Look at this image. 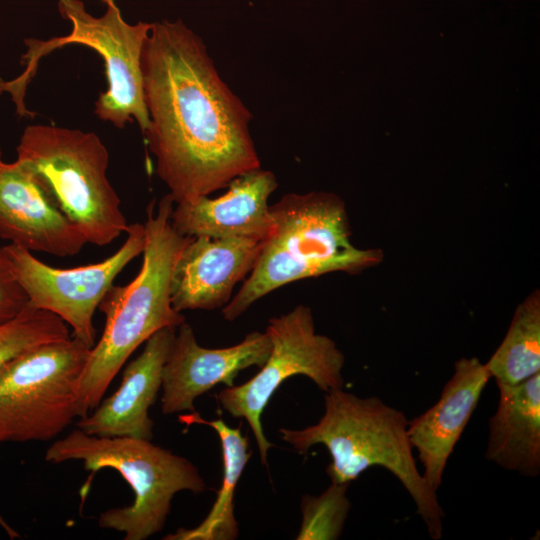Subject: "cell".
I'll return each mask as SVG.
<instances>
[{"label":"cell","mask_w":540,"mask_h":540,"mask_svg":"<svg viewBox=\"0 0 540 540\" xmlns=\"http://www.w3.org/2000/svg\"><path fill=\"white\" fill-rule=\"evenodd\" d=\"M141 63L149 117L143 135L174 203L208 196L261 167L252 114L181 20L152 23Z\"/></svg>","instance_id":"1"},{"label":"cell","mask_w":540,"mask_h":540,"mask_svg":"<svg viewBox=\"0 0 540 540\" xmlns=\"http://www.w3.org/2000/svg\"><path fill=\"white\" fill-rule=\"evenodd\" d=\"M174 205L169 193L157 205L155 200L148 205L141 269L127 285H112L98 306L105 315V327L80 377L79 418L100 404L114 377L142 343L160 329L177 328L185 322L170 296L172 272L189 239L171 224Z\"/></svg>","instance_id":"2"},{"label":"cell","mask_w":540,"mask_h":540,"mask_svg":"<svg viewBox=\"0 0 540 540\" xmlns=\"http://www.w3.org/2000/svg\"><path fill=\"white\" fill-rule=\"evenodd\" d=\"M271 227L238 293L222 307L234 321L255 302L289 283L332 272L358 273L379 264L380 249L351 242L344 201L336 194L290 193L270 205Z\"/></svg>","instance_id":"3"},{"label":"cell","mask_w":540,"mask_h":540,"mask_svg":"<svg viewBox=\"0 0 540 540\" xmlns=\"http://www.w3.org/2000/svg\"><path fill=\"white\" fill-rule=\"evenodd\" d=\"M324 406L316 424L281 428V438L299 454L324 445L331 456L326 473L334 483H351L372 466L385 468L412 497L430 537L441 539L445 512L417 469L404 413L378 397H358L343 388L325 392Z\"/></svg>","instance_id":"4"},{"label":"cell","mask_w":540,"mask_h":540,"mask_svg":"<svg viewBox=\"0 0 540 540\" xmlns=\"http://www.w3.org/2000/svg\"><path fill=\"white\" fill-rule=\"evenodd\" d=\"M47 462L81 461L91 477L101 469L116 470L134 493L131 505L104 511L100 528L124 533L125 540H145L159 533L180 491L201 493L207 486L198 468L188 459L132 437H100L77 428L47 449Z\"/></svg>","instance_id":"5"},{"label":"cell","mask_w":540,"mask_h":540,"mask_svg":"<svg viewBox=\"0 0 540 540\" xmlns=\"http://www.w3.org/2000/svg\"><path fill=\"white\" fill-rule=\"evenodd\" d=\"M16 160L38 177L87 243L105 246L126 233L129 224L107 177L109 153L95 133L30 125Z\"/></svg>","instance_id":"6"},{"label":"cell","mask_w":540,"mask_h":540,"mask_svg":"<svg viewBox=\"0 0 540 540\" xmlns=\"http://www.w3.org/2000/svg\"><path fill=\"white\" fill-rule=\"evenodd\" d=\"M106 10L100 17L91 15L81 0H59L58 10L70 21L71 32L49 40H25L23 56L26 68L10 84L17 106H23L24 92L35 75L40 59L68 44H81L95 50L103 59L107 89L95 102V114L117 128H124L135 120L142 132L149 125L145 104L142 52L152 23L130 24L124 20L115 0H102Z\"/></svg>","instance_id":"7"},{"label":"cell","mask_w":540,"mask_h":540,"mask_svg":"<svg viewBox=\"0 0 540 540\" xmlns=\"http://www.w3.org/2000/svg\"><path fill=\"white\" fill-rule=\"evenodd\" d=\"M92 347L70 337L0 368V444L49 441L78 417L77 392Z\"/></svg>","instance_id":"8"},{"label":"cell","mask_w":540,"mask_h":540,"mask_svg":"<svg viewBox=\"0 0 540 540\" xmlns=\"http://www.w3.org/2000/svg\"><path fill=\"white\" fill-rule=\"evenodd\" d=\"M270 354L251 379L222 389L217 399L234 418H244L255 437L262 465L273 447L264 434L261 417L273 394L288 378L303 375L324 392L343 388L345 356L336 343L315 331L312 310L298 305L269 319L265 330Z\"/></svg>","instance_id":"9"},{"label":"cell","mask_w":540,"mask_h":540,"mask_svg":"<svg viewBox=\"0 0 540 540\" xmlns=\"http://www.w3.org/2000/svg\"><path fill=\"white\" fill-rule=\"evenodd\" d=\"M126 234L122 246L107 259L68 269L51 267L14 244L4 247L29 305L55 314L72 328V337L93 347L96 309L116 276L144 250V224H129Z\"/></svg>","instance_id":"10"},{"label":"cell","mask_w":540,"mask_h":540,"mask_svg":"<svg viewBox=\"0 0 540 540\" xmlns=\"http://www.w3.org/2000/svg\"><path fill=\"white\" fill-rule=\"evenodd\" d=\"M271 342L266 332L254 331L230 347L204 348L193 329L183 322L177 329L162 374L163 414L195 412L194 401L218 384L234 385L239 372L261 367L267 360Z\"/></svg>","instance_id":"11"},{"label":"cell","mask_w":540,"mask_h":540,"mask_svg":"<svg viewBox=\"0 0 540 540\" xmlns=\"http://www.w3.org/2000/svg\"><path fill=\"white\" fill-rule=\"evenodd\" d=\"M0 238L57 257L77 255L87 244L38 177L18 160H0Z\"/></svg>","instance_id":"12"},{"label":"cell","mask_w":540,"mask_h":540,"mask_svg":"<svg viewBox=\"0 0 540 540\" xmlns=\"http://www.w3.org/2000/svg\"><path fill=\"white\" fill-rule=\"evenodd\" d=\"M261 243L250 238L189 237L172 272L173 308L182 312L224 307L235 285L252 271Z\"/></svg>","instance_id":"13"},{"label":"cell","mask_w":540,"mask_h":540,"mask_svg":"<svg viewBox=\"0 0 540 540\" xmlns=\"http://www.w3.org/2000/svg\"><path fill=\"white\" fill-rule=\"evenodd\" d=\"M277 186L271 171L261 167L250 170L234 178L222 196L175 203L171 224L189 237L263 240L271 227L268 200Z\"/></svg>","instance_id":"14"},{"label":"cell","mask_w":540,"mask_h":540,"mask_svg":"<svg viewBox=\"0 0 540 540\" xmlns=\"http://www.w3.org/2000/svg\"><path fill=\"white\" fill-rule=\"evenodd\" d=\"M490 378L485 363L478 358L459 359L439 400L408 422L407 435L424 467L422 476L435 492L442 484L448 459Z\"/></svg>","instance_id":"15"},{"label":"cell","mask_w":540,"mask_h":540,"mask_svg":"<svg viewBox=\"0 0 540 540\" xmlns=\"http://www.w3.org/2000/svg\"><path fill=\"white\" fill-rule=\"evenodd\" d=\"M177 328L165 327L146 342L141 354L123 372L119 388L77 421V428L100 437L153 439L149 408L162 386L163 367Z\"/></svg>","instance_id":"16"},{"label":"cell","mask_w":540,"mask_h":540,"mask_svg":"<svg viewBox=\"0 0 540 540\" xmlns=\"http://www.w3.org/2000/svg\"><path fill=\"white\" fill-rule=\"evenodd\" d=\"M499 403L490 418L485 458L523 476L540 473V372L508 385L497 383Z\"/></svg>","instance_id":"17"},{"label":"cell","mask_w":540,"mask_h":540,"mask_svg":"<svg viewBox=\"0 0 540 540\" xmlns=\"http://www.w3.org/2000/svg\"><path fill=\"white\" fill-rule=\"evenodd\" d=\"M186 424H203L219 436L223 460V479L216 500L205 519L194 528H179L164 539L170 540H234L238 537V522L234 516V494L239 479L251 456L247 436L229 427L222 419L205 420L198 412L179 418Z\"/></svg>","instance_id":"18"},{"label":"cell","mask_w":540,"mask_h":540,"mask_svg":"<svg viewBox=\"0 0 540 540\" xmlns=\"http://www.w3.org/2000/svg\"><path fill=\"white\" fill-rule=\"evenodd\" d=\"M485 366L496 383L519 384L540 372V293L516 308L508 331Z\"/></svg>","instance_id":"19"},{"label":"cell","mask_w":540,"mask_h":540,"mask_svg":"<svg viewBox=\"0 0 540 540\" xmlns=\"http://www.w3.org/2000/svg\"><path fill=\"white\" fill-rule=\"evenodd\" d=\"M70 337L61 318L28 303L18 316L0 326V368L34 347Z\"/></svg>","instance_id":"20"},{"label":"cell","mask_w":540,"mask_h":540,"mask_svg":"<svg viewBox=\"0 0 540 540\" xmlns=\"http://www.w3.org/2000/svg\"><path fill=\"white\" fill-rule=\"evenodd\" d=\"M350 483H334L318 496L301 498L302 521L296 540H336L343 531L351 503L346 496Z\"/></svg>","instance_id":"21"},{"label":"cell","mask_w":540,"mask_h":540,"mask_svg":"<svg viewBox=\"0 0 540 540\" xmlns=\"http://www.w3.org/2000/svg\"><path fill=\"white\" fill-rule=\"evenodd\" d=\"M28 297L17 280L4 246H0V326L18 316Z\"/></svg>","instance_id":"22"},{"label":"cell","mask_w":540,"mask_h":540,"mask_svg":"<svg viewBox=\"0 0 540 540\" xmlns=\"http://www.w3.org/2000/svg\"><path fill=\"white\" fill-rule=\"evenodd\" d=\"M7 90H8V82H6L2 78H0V94L3 91H7Z\"/></svg>","instance_id":"23"},{"label":"cell","mask_w":540,"mask_h":540,"mask_svg":"<svg viewBox=\"0 0 540 540\" xmlns=\"http://www.w3.org/2000/svg\"><path fill=\"white\" fill-rule=\"evenodd\" d=\"M0 524L4 526L6 529H8L9 527L8 525L5 524V522L1 519V517H0Z\"/></svg>","instance_id":"24"},{"label":"cell","mask_w":540,"mask_h":540,"mask_svg":"<svg viewBox=\"0 0 540 540\" xmlns=\"http://www.w3.org/2000/svg\"><path fill=\"white\" fill-rule=\"evenodd\" d=\"M0 160H2V159H1V152H0Z\"/></svg>","instance_id":"25"}]
</instances>
